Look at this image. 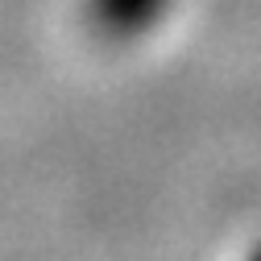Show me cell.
Wrapping results in <instances>:
<instances>
[{"label":"cell","mask_w":261,"mask_h":261,"mask_svg":"<svg viewBox=\"0 0 261 261\" xmlns=\"http://www.w3.org/2000/svg\"><path fill=\"white\" fill-rule=\"evenodd\" d=\"M178 0H83V21L95 38L128 46L149 38L153 29L174 13Z\"/></svg>","instance_id":"cell-1"},{"label":"cell","mask_w":261,"mask_h":261,"mask_svg":"<svg viewBox=\"0 0 261 261\" xmlns=\"http://www.w3.org/2000/svg\"><path fill=\"white\" fill-rule=\"evenodd\" d=\"M245 261H261V245H253V249H249V257H245Z\"/></svg>","instance_id":"cell-2"}]
</instances>
